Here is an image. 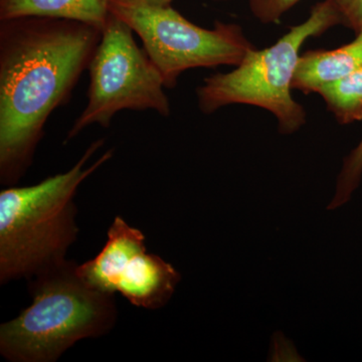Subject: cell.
<instances>
[{
	"label": "cell",
	"mask_w": 362,
	"mask_h": 362,
	"mask_svg": "<svg viewBox=\"0 0 362 362\" xmlns=\"http://www.w3.org/2000/svg\"><path fill=\"white\" fill-rule=\"evenodd\" d=\"M337 6L341 25L358 33L362 30V0H333Z\"/></svg>",
	"instance_id": "obj_13"
},
{
	"label": "cell",
	"mask_w": 362,
	"mask_h": 362,
	"mask_svg": "<svg viewBox=\"0 0 362 362\" xmlns=\"http://www.w3.org/2000/svg\"><path fill=\"white\" fill-rule=\"evenodd\" d=\"M133 33L110 13L90 59L87 106L69 130L65 143L94 124L108 128L122 110H152L163 117L170 114L160 71L136 44Z\"/></svg>",
	"instance_id": "obj_6"
},
{
	"label": "cell",
	"mask_w": 362,
	"mask_h": 362,
	"mask_svg": "<svg viewBox=\"0 0 362 362\" xmlns=\"http://www.w3.org/2000/svg\"><path fill=\"white\" fill-rule=\"evenodd\" d=\"M317 94L341 125L362 120V68L324 86Z\"/></svg>",
	"instance_id": "obj_10"
},
{
	"label": "cell",
	"mask_w": 362,
	"mask_h": 362,
	"mask_svg": "<svg viewBox=\"0 0 362 362\" xmlns=\"http://www.w3.org/2000/svg\"><path fill=\"white\" fill-rule=\"evenodd\" d=\"M132 1L141 2V4L153 6H171L173 0H132Z\"/></svg>",
	"instance_id": "obj_14"
},
{
	"label": "cell",
	"mask_w": 362,
	"mask_h": 362,
	"mask_svg": "<svg viewBox=\"0 0 362 362\" xmlns=\"http://www.w3.org/2000/svg\"><path fill=\"white\" fill-rule=\"evenodd\" d=\"M110 13L132 28L144 51L173 89L181 74L190 69L238 66L257 49L235 23L216 21L211 30L190 23L169 6L132 0H110Z\"/></svg>",
	"instance_id": "obj_5"
},
{
	"label": "cell",
	"mask_w": 362,
	"mask_h": 362,
	"mask_svg": "<svg viewBox=\"0 0 362 362\" xmlns=\"http://www.w3.org/2000/svg\"><path fill=\"white\" fill-rule=\"evenodd\" d=\"M78 272L100 291L118 293L146 310L165 306L181 281L175 267L147 252L141 230L119 216L109 228L103 249L95 258L78 265Z\"/></svg>",
	"instance_id": "obj_7"
},
{
	"label": "cell",
	"mask_w": 362,
	"mask_h": 362,
	"mask_svg": "<svg viewBox=\"0 0 362 362\" xmlns=\"http://www.w3.org/2000/svg\"><path fill=\"white\" fill-rule=\"evenodd\" d=\"M110 0H0V21L25 16L78 21L103 30Z\"/></svg>",
	"instance_id": "obj_9"
},
{
	"label": "cell",
	"mask_w": 362,
	"mask_h": 362,
	"mask_svg": "<svg viewBox=\"0 0 362 362\" xmlns=\"http://www.w3.org/2000/svg\"><path fill=\"white\" fill-rule=\"evenodd\" d=\"M362 177V138L358 145L345 157L337 183V192L327 209L332 211L350 201Z\"/></svg>",
	"instance_id": "obj_11"
},
{
	"label": "cell",
	"mask_w": 362,
	"mask_h": 362,
	"mask_svg": "<svg viewBox=\"0 0 362 362\" xmlns=\"http://www.w3.org/2000/svg\"><path fill=\"white\" fill-rule=\"evenodd\" d=\"M102 30L25 16L0 25V183L16 187L32 165L47 119L70 100Z\"/></svg>",
	"instance_id": "obj_1"
},
{
	"label": "cell",
	"mask_w": 362,
	"mask_h": 362,
	"mask_svg": "<svg viewBox=\"0 0 362 362\" xmlns=\"http://www.w3.org/2000/svg\"><path fill=\"white\" fill-rule=\"evenodd\" d=\"M362 68V30L349 44L335 49H312L300 56L293 89L304 94L318 93Z\"/></svg>",
	"instance_id": "obj_8"
},
{
	"label": "cell",
	"mask_w": 362,
	"mask_h": 362,
	"mask_svg": "<svg viewBox=\"0 0 362 362\" xmlns=\"http://www.w3.org/2000/svg\"><path fill=\"white\" fill-rule=\"evenodd\" d=\"M214 1H228V0H214Z\"/></svg>",
	"instance_id": "obj_15"
},
{
	"label": "cell",
	"mask_w": 362,
	"mask_h": 362,
	"mask_svg": "<svg viewBox=\"0 0 362 362\" xmlns=\"http://www.w3.org/2000/svg\"><path fill=\"white\" fill-rule=\"evenodd\" d=\"M64 259L28 279L33 303L0 326V354L11 362H56L75 343L109 334L118 319L114 294L100 291Z\"/></svg>",
	"instance_id": "obj_3"
},
{
	"label": "cell",
	"mask_w": 362,
	"mask_h": 362,
	"mask_svg": "<svg viewBox=\"0 0 362 362\" xmlns=\"http://www.w3.org/2000/svg\"><path fill=\"white\" fill-rule=\"evenodd\" d=\"M98 139L65 173L30 187H9L0 192V283L32 278L66 259L78 239L75 195L83 181L113 156L105 152L92 165L90 157L101 148Z\"/></svg>",
	"instance_id": "obj_2"
},
{
	"label": "cell",
	"mask_w": 362,
	"mask_h": 362,
	"mask_svg": "<svg viewBox=\"0 0 362 362\" xmlns=\"http://www.w3.org/2000/svg\"><path fill=\"white\" fill-rule=\"evenodd\" d=\"M300 0H250V8L263 23H277Z\"/></svg>",
	"instance_id": "obj_12"
},
{
	"label": "cell",
	"mask_w": 362,
	"mask_h": 362,
	"mask_svg": "<svg viewBox=\"0 0 362 362\" xmlns=\"http://www.w3.org/2000/svg\"><path fill=\"white\" fill-rule=\"evenodd\" d=\"M338 25L341 16L333 0L319 2L306 21L292 26L275 44L255 49L228 73L206 78L197 90L199 109L209 115L228 105H252L275 116L279 132H297L307 118L304 107L291 94L300 49L307 40Z\"/></svg>",
	"instance_id": "obj_4"
}]
</instances>
